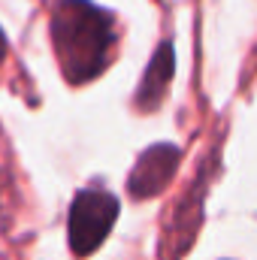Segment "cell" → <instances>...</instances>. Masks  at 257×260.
Segmentation results:
<instances>
[{
  "mask_svg": "<svg viewBox=\"0 0 257 260\" xmlns=\"http://www.w3.org/2000/svg\"><path fill=\"white\" fill-rule=\"evenodd\" d=\"M52 46L67 82L85 85L112 61L115 18L91 0H61L52 12Z\"/></svg>",
  "mask_w": 257,
  "mask_h": 260,
  "instance_id": "obj_1",
  "label": "cell"
},
{
  "mask_svg": "<svg viewBox=\"0 0 257 260\" xmlns=\"http://www.w3.org/2000/svg\"><path fill=\"white\" fill-rule=\"evenodd\" d=\"M118 197L103 188H85L76 194L67 218V239L76 257H88L106 242L118 221Z\"/></svg>",
  "mask_w": 257,
  "mask_h": 260,
  "instance_id": "obj_2",
  "label": "cell"
},
{
  "mask_svg": "<svg viewBox=\"0 0 257 260\" xmlns=\"http://www.w3.org/2000/svg\"><path fill=\"white\" fill-rule=\"evenodd\" d=\"M179 160H182V151L170 142H157V145L145 148L136 157V167H133V173L127 179V191L136 200L157 197L173 182V176L179 170Z\"/></svg>",
  "mask_w": 257,
  "mask_h": 260,
  "instance_id": "obj_3",
  "label": "cell"
},
{
  "mask_svg": "<svg viewBox=\"0 0 257 260\" xmlns=\"http://www.w3.org/2000/svg\"><path fill=\"white\" fill-rule=\"evenodd\" d=\"M173 70H176V52H173V43H160L151 64L145 67V76L139 82V91H136V106L142 112H151L160 106L170 82H173Z\"/></svg>",
  "mask_w": 257,
  "mask_h": 260,
  "instance_id": "obj_4",
  "label": "cell"
},
{
  "mask_svg": "<svg viewBox=\"0 0 257 260\" xmlns=\"http://www.w3.org/2000/svg\"><path fill=\"white\" fill-rule=\"evenodd\" d=\"M3 58H6V40H3V30H0V64H3Z\"/></svg>",
  "mask_w": 257,
  "mask_h": 260,
  "instance_id": "obj_5",
  "label": "cell"
}]
</instances>
